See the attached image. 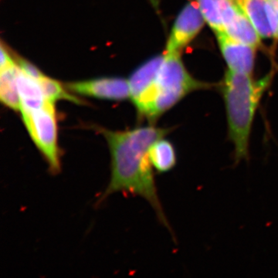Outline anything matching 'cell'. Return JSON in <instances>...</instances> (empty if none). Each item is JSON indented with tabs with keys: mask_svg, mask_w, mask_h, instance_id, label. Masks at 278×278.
<instances>
[{
	"mask_svg": "<svg viewBox=\"0 0 278 278\" xmlns=\"http://www.w3.org/2000/svg\"><path fill=\"white\" fill-rule=\"evenodd\" d=\"M224 32L237 41L256 48L260 44V36L241 9L227 23Z\"/></svg>",
	"mask_w": 278,
	"mask_h": 278,
	"instance_id": "4fadbf2b",
	"label": "cell"
},
{
	"mask_svg": "<svg viewBox=\"0 0 278 278\" xmlns=\"http://www.w3.org/2000/svg\"><path fill=\"white\" fill-rule=\"evenodd\" d=\"M149 158L154 170L158 173L171 171L177 163L175 146L165 137L159 138L149 149Z\"/></svg>",
	"mask_w": 278,
	"mask_h": 278,
	"instance_id": "5bb4252c",
	"label": "cell"
},
{
	"mask_svg": "<svg viewBox=\"0 0 278 278\" xmlns=\"http://www.w3.org/2000/svg\"><path fill=\"white\" fill-rule=\"evenodd\" d=\"M209 87L185 69L179 53H165L154 87L141 116L154 123L189 93Z\"/></svg>",
	"mask_w": 278,
	"mask_h": 278,
	"instance_id": "3957f363",
	"label": "cell"
},
{
	"mask_svg": "<svg viewBox=\"0 0 278 278\" xmlns=\"http://www.w3.org/2000/svg\"><path fill=\"white\" fill-rule=\"evenodd\" d=\"M271 80L269 74L259 81L251 75L228 70L223 93L226 106L228 139L233 145L234 161L238 164L249 157V139L260 98Z\"/></svg>",
	"mask_w": 278,
	"mask_h": 278,
	"instance_id": "7a4b0ae2",
	"label": "cell"
},
{
	"mask_svg": "<svg viewBox=\"0 0 278 278\" xmlns=\"http://www.w3.org/2000/svg\"><path fill=\"white\" fill-rule=\"evenodd\" d=\"M205 21L215 32H224L227 23L239 10L234 0H196Z\"/></svg>",
	"mask_w": 278,
	"mask_h": 278,
	"instance_id": "ba28073f",
	"label": "cell"
},
{
	"mask_svg": "<svg viewBox=\"0 0 278 278\" xmlns=\"http://www.w3.org/2000/svg\"><path fill=\"white\" fill-rule=\"evenodd\" d=\"M36 81L39 83L43 95L47 101L55 103L56 101L65 99L75 103H81L77 98L68 93L60 83L45 76L44 74H42L38 79H36Z\"/></svg>",
	"mask_w": 278,
	"mask_h": 278,
	"instance_id": "9a60e30c",
	"label": "cell"
},
{
	"mask_svg": "<svg viewBox=\"0 0 278 278\" xmlns=\"http://www.w3.org/2000/svg\"><path fill=\"white\" fill-rule=\"evenodd\" d=\"M18 63L14 62L0 68V100L6 107L20 111L21 102L17 85Z\"/></svg>",
	"mask_w": 278,
	"mask_h": 278,
	"instance_id": "7c38bea8",
	"label": "cell"
},
{
	"mask_svg": "<svg viewBox=\"0 0 278 278\" xmlns=\"http://www.w3.org/2000/svg\"><path fill=\"white\" fill-rule=\"evenodd\" d=\"M272 10V17L274 35V38L278 40V0H269Z\"/></svg>",
	"mask_w": 278,
	"mask_h": 278,
	"instance_id": "2e32d148",
	"label": "cell"
},
{
	"mask_svg": "<svg viewBox=\"0 0 278 278\" xmlns=\"http://www.w3.org/2000/svg\"><path fill=\"white\" fill-rule=\"evenodd\" d=\"M234 1H236V0H234Z\"/></svg>",
	"mask_w": 278,
	"mask_h": 278,
	"instance_id": "e0dca14e",
	"label": "cell"
},
{
	"mask_svg": "<svg viewBox=\"0 0 278 278\" xmlns=\"http://www.w3.org/2000/svg\"><path fill=\"white\" fill-rule=\"evenodd\" d=\"M21 114L32 142L43 156L50 171L53 174L60 172V152L54 103L46 101L40 108Z\"/></svg>",
	"mask_w": 278,
	"mask_h": 278,
	"instance_id": "277c9868",
	"label": "cell"
},
{
	"mask_svg": "<svg viewBox=\"0 0 278 278\" xmlns=\"http://www.w3.org/2000/svg\"><path fill=\"white\" fill-rule=\"evenodd\" d=\"M111 153V180L101 200L114 192L142 196L153 207L160 221L168 226L158 199L152 165L149 158L152 144L168 134L172 129L154 125L125 131L98 128Z\"/></svg>",
	"mask_w": 278,
	"mask_h": 278,
	"instance_id": "6da1fadb",
	"label": "cell"
},
{
	"mask_svg": "<svg viewBox=\"0 0 278 278\" xmlns=\"http://www.w3.org/2000/svg\"><path fill=\"white\" fill-rule=\"evenodd\" d=\"M17 85L20 97V113L39 109L46 103L47 101L38 81L21 70L20 67L17 73Z\"/></svg>",
	"mask_w": 278,
	"mask_h": 278,
	"instance_id": "8fae6325",
	"label": "cell"
},
{
	"mask_svg": "<svg viewBox=\"0 0 278 278\" xmlns=\"http://www.w3.org/2000/svg\"><path fill=\"white\" fill-rule=\"evenodd\" d=\"M66 88L84 96L121 101L130 97L129 83L119 77H106L67 83Z\"/></svg>",
	"mask_w": 278,
	"mask_h": 278,
	"instance_id": "8992f818",
	"label": "cell"
},
{
	"mask_svg": "<svg viewBox=\"0 0 278 278\" xmlns=\"http://www.w3.org/2000/svg\"><path fill=\"white\" fill-rule=\"evenodd\" d=\"M261 38H274L272 10L269 0H236Z\"/></svg>",
	"mask_w": 278,
	"mask_h": 278,
	"instance_id": "9c48e42d",
	"label": "cell"
},
{
	"mask_svg": "<svg viewBox=\"0 0 278 278\" xmlns=\"http://www.w3.org/2000/svg\"><path fill=\"white\" fill-rule=\"evenodd\" d=\"M164 55L158 56L144 63L134 71L130 77L128 83L130 98L136 104L154 86Z\"/></svg>",
	"mask_w": 278,
	"mask_h": 278,
	"instance_id": "30bf717a",
	"label": "cell"
},
{
	"mask_svg": "<svg viewBox=\"0 0 278 278\" xmlns=\"http://www.w3.org/2000/svg\"><path fill=\"white\" fill-rule=\"evenodd\" d=\"M205 19L197 2H190L180 12L176 18L165 53H180L202 30Z\"/></svg>",
	"mask_w": 278,
	"mask_h": 278,
	"instance_id": "5b68a950",
	"label": "cell"
},
{
	"mask_svg": "<svg viewBox=\"0 0 278 278\" xmlns=\"http://www.w3.org/2000/svg\"><path fill=\"white\" fill-rule=\"evenodd\" d=\"M216 34L220 50L229 70L252 75L256 47L237 41L226 32H216Z\"/></svg>",
	"mask_w": 278,
	"mask_h": 278,
	"instance_id": "52a82bcc",
	"label": "cell"
}]
</instances>
